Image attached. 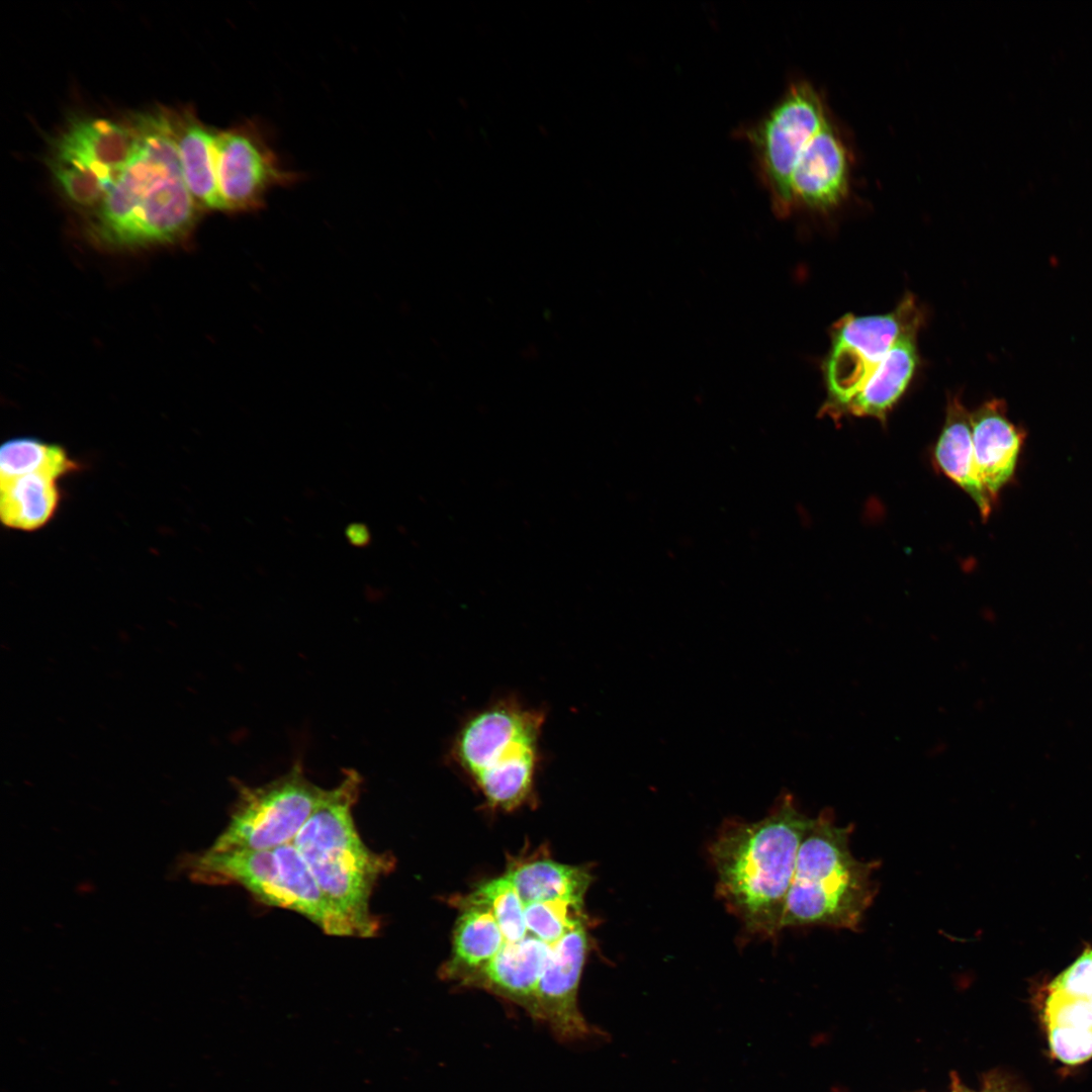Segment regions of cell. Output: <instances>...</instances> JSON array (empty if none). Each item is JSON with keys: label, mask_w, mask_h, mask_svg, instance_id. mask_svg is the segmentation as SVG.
I'll list each match as a JSON object with an SVG mask.
<instances>
[{"label": "cell", "mask_w": 1092, "mask_h": 1092, "mask_svg": "<svg viewBox=\"0 0 1092 1092\" xmlns=\"http://www.w3.org/2000/svg\"><path fill=\"white\" fill-rule=\"evenodd\" d=\"M132 127L133 152L95 209L92 237L116 249L177 243L191 233L202 207L184 180L172 118L147 113Z\"/></svg>", "instance_id": "obj_1"}, {"label": "cell", "mask_w": 1092, "mask_h": 1092, "mask_svg": "<svg viewBox=\"0 0 1092 1092\" xmlns=\"http://www.w3.org/2000/svg\"><path fill=\"white\" fill-rule=\"evenodd\" d=\"M812 818L783 794L762 819L728 820L709 848L717 892L748 933L776 937L783 929L799 848Z\"/></svg>", "instance_id": "obj_2"}, {"label": "cell", "mask_w": 1092, "mask_h": 1092, "mask_svg": "<svg viewBox=\"0 0 1092 1092\" xmlns=\"http://www.w3.org/2000/svg\"><path fill=\"white\" fill-rule=\"evenodd\" d=\"M362 778L344 770L341 782L328 793L294 840L300 856L326 897L351 922L357 937L370 938L380 921L370 910L373 890L394 866L393 856L370 849L357 831L353 808Z\"/></svg>", "instance_id": "obj_3"}, {"label": "cell", "mask_w": 1092, "mask_h": 1092, "mask_svg": "<svg viewBox=\"0 0 1092 1092\" xmlns=\"http://www.w3.org/2000/svg\"><path fill=\"white\" fill-rule=\"evenodd\" d=\"M546 712L503 697L470 714L456 731L447 759L492 810L513 811L534 799L542 763Z\"/></svg>", "instance_id": "obj_4"}, {"label": "cell", "mask_w": 1092, "mask_h": 1092, "mask_svg": "<svg viewBox=\"0 0 1092 1092\" xmlns=\"http://www.w3.org/2000/svg\"><path fill=\"white\" fill-rule=\"evenodd\" d=\"M851 833L852 826L837 825L828 810L812 818L799 848L783 929H858L877 893L873 873L878 863L855 858Z\"/></svg>", "instance_id": "obj_5"}, {"label": "cell", "mask_w": 1092, "mask_h": 1092, "mask_svg": "<svg viewBox=\"0 0 1092 1092\" xmlns=\"http://www.w3.org/2000/svg\"><path fill=\"white\" fill-rule=\"evenodd\" d=\"M189 874L209 885H239L258 901L297 912L325 933L356 936L351 922L322 892L293 843L270 850L210 848L191 857Z\"/></svg>", "instance_id": "obj_6"}, {"label": "cell", "mask_w": 1092, "mask_h": 1092, "mask_svg": "<svg viewBox=\"0 0 1092 1092\" xmlns=\"http://www.w3.org/2000/svg\"><path fill=\"white\" fill-rule=\"evenodd\" d=\"M832 114L824 96L806 80L795 81L758 121L739 130L751 147L761 184L774 212L791 215L790 184L794 168L812 138Z\"/></svg>", "instance_id": "obj_7"}, {"label": "cell", "mask_w": 1092, "mask_h": 1092, "mask_svg": "<svg viewBox=\"0 0 1092 1092\" xmlns=\"http://www.w3.org/2000/svg\"><path fill=\"white\" fill-rule=\"evenodd\" d=\"M327 793L307 779L300 761L266 784H239L228 825L209 848L270 850L291 843Z\"/></svg>", "instance_id": "obj_8"}, {"label": "cell", "mask_w": 1092, "mask_h": 1092, "mask_svg": "<svg viewBox=\"0 0 1092 1092\" xmlns=\"http://www.w3.org/2000/svg\"><path fill=\"white\" fill-rule=\"evenodd\" d=\"M920 306L907 294L891 312L845 314L831 329V346L822 363L826 399L819 416L838 421L899 337L922 324Z\"/></svg>", "instance_id": "obj_9"}, {"label": "cell", "mask_w": 1092, "mask_h": 1092, "mask_svg": "<svg viewBox=\"0 0 1092 1092\" xmlns=\"http://www.w3.org/2000/svg\"><path fill=\"white\" fill-rule=\"evenodd\" d=\"M214 159L223 211L259 210L273 189L291 186L302 178L301 173L284 165L259 119L216 131Z\"/></svg>", "instance_id": "obj_10"}, {"label": "cell", "mask_w": 1092, "mask_h": 1092, "mask_svg": "<svg viewBox=\"0 0 1092 1092\" xmlns=\"http://www.w3.org/2000/svg\"><path fill=\"white\" fill-rule=\"evenodd\" d=\"M852 155L840 127L828 118L802 152L791 177L790 208L828 213L850 192Z\"/></svg>", "instance_id": "obj_11"}, {"label": "cell", "mask_w": 1092, "mask_h": 1092, "mask_svg": "<svg viewBox=\"0 0 1092 1092\" xmlns=\"http://www.w3.org/2000/svg\"><path fill=\"white\" fill-rule=\"evenodd\" d=\"M588 949L587 924L577 927L552 947L537 987L539 1021L562 1041L584 1039L592 1028L578 1007V987Z\"/></svg>", "instance_id": "obj_12"}, {"label": "cell", "mask_w": 1092, "mask_h": 1092, "mask_svg": "<svg viewBox=\"0 0 1092 1092\" xmlns=\"http://www.w3.org/2000/svg\"><path fill=\"white\" fill-rule=\"evenodd\" d=\"M135 140L132 126L105 118L76 120L57 140L50 163L90 175L109 192L129 160Z\"/></svg>", "instance_id": "obj_13"}, {"label": "cell", "mask_w": 1092, "mask_h": 1092, "mask_svg": "<svg viewBox=\"0 0 1092 1092\" xmlns=\"http://www.w3.org/2000/svg\"><path fill=\"white\" fill-rule=\"evenodd\" d=\"M554 944L529 931L517 942L504 941L497 954L468 987L484 989L514 1003L539 1021L537 987Z\"/></svg>", "instance_id": "obj_14"}, {"label": "cell", "mask_w": 1092, "mask_h": 1092, "mask_svg": "<svg viewBox=\"0 0 1092 1092\" xmlns=\"http://www.w3.org/2000/svg\"><path fill=\"white\" fill-rule=\"evenodd\" d=\"M971 424L976 475L994 503L1013 477L1025 433L1008 419L999 398L971 413Z\"/></svg>", "instance_id": "obj_15"}, {"label": "cell", "mask_w": 1092, "mask_h": 1092, "mask_svg": "<svg viewBox=\"0 0 1092 1092\" xmlns=\"http://www.w3.org/2000/svg\"><path fill=\"white\" fill-rule=\"evenodd\" d=\"M460 915L453 935V952L445 965L446 979L468 986L497 954L504 935L491 909L470 894L459 900Z\"/></svg>", "instance_id": "obj_16"}, {"label": "cell", "mask_w": 1092, "mask_h": 1092, "mask_svg": "<svg viewBox=\"0 0 1092 1092\" xmlns=\"http://www.w3.org/2000/svg\"><path fill=\"white\" fill-rule=\"evenodd\" d=\"M920 327L905 331L851 398L845 416L872 417L882 423L906 391L918 363L916 337Z\"/></svg>", "instance_id": "obj_17"}, {"label": "cell", "mask_w": 1092, "mask_h": 1092, "mask_svg": "<svg viewBox=\"0 0 1092 1092\" xmlns=\"http://www.w3.org/2000/svg\"><path fill=\"white\" fill-rule=\"evenodd\" d=\"M932 455L936 467L972 497L982 519H988L993 500L976 475L971 413L957 396L948 398Z\"/></svg>", "instance_id": "obj_18"}, {"label": "cell", "mask_w": 1092, "mask_h": 1092, "mask_svg": "<svg viewBox=\"0 0 1092 1092\" xmlns=\"http://www.w3.org/2000/svg\"><path fill=\"white\" fill-rule=\"evenodd\" d=\"M172 120L182 172L190 193L201 207L222 210L214 159L216 130L203 125L192 114Z\"/></svg>", "instance_id": "obj_19"}, {"label": "cell", "mask_w": 1092, "mask_h": 1092, "mask_svg": "<svg viewBox=\"0 0 1092 1092\" xmlns=\"http://www.w3.org/2000/svg\"><path fill=\"white\" fill-rule=\"evenodd\" d=\"M504 876L523 903L584 896L590 873L582 867L559 863L549 857H529L508 866Z\"/></svg>", "instance_id": "obj_20"}, {"label": "cell", "mask_w": 1092, "mask_h": 1092, "mask_svg": "<svg viewBox=\"0 0 1092 1092\" xmlns=\"http://www.w3.org/2000/svg\"><path fill=\"white\" fill-rule=\"evenodd\" d=\"M57 480L42 473L0 479V516L3 524L24 531L44 526L59 505Z\"/></svg>", "instance_id": "obj_21"}, {"label": "cell", "mask_w": 1092, "mask_h": 1092, "mask_svg": "<svg viewBox=\"0 0 1092 1092\" xmlns=\"http://www.w3.org/2000/svg\"><path fill=\"white\" fill-rule=\"evenodd\" d=\"M78 464L58 445L34 438H14L0 448V479L42 473L60 478L77 469Z\"/></svg>", "instance_id": "obj_22"}, {"label": "cell", "mask_w": 1092, "mask_h": 1092, "mask_svg": "<svg viewBox=\"0 0 1092 1092\" xmlns=\"http://www.w3.org/2000/svg\"><path fill=\"white\" fill-rule=\"evenodd\" d=\"M470 895L491 909L505 942H517L525 937L528 930L524 904L504 875L480 884Z\"/></svg>", "instance_id": "obj_23"}, {"label": "cell", "mask_w": 1092, "mask_h": 1092, "mask_svg": "<svg viewBox=\"0 0 1092 1092\" xmlns=\"http://www.w3.org/2000/svg\"><path fill=\"white\" fill-rule=\"evenodd\" d=\"M1049 1042L1055 1058L1078 1065L1092 1058V1028L1048 1026Z\"/></svg>", "instance_id": "obj_24"}, {"label": "cell", "mask_w": 1092, "mask_h": 1092, "mask_svg": "<svg viewBox=\"0 0 1092 1092\" xmlns=\"http://www.w3.org/2000/svg\"><path fill=\"white\" fill-rule=\"evenodd\" d=\"M1044 1021L1046 1026L1092 1028V1003L1089 999L1050 991L1044 1006Z\"/></svg>", "instance_id": "obj_25"}, {"label": "cell", "mask_w": 1092, "mask_h": 1092, "mask_svg": "<svg viewBox=\"0 0 1092 1092\" xmlns=\"http://www.w3.org/2000/svg\"><path fill=\"white\" fill-rule=\"evenodd\" d=\"M1049 990L1089 999L1092 996V947L1086 948L1073 964L1057 976Z\"/></svg>", "instance_id": "obj_26"}, {"label": "cell", "mask_w": 1092, "mask_h": 1092, "mask_svg": "<svg viewBox=\"0 0 1092 1092\" xmlns=\"http://www.w3.org/2000/svg\"><path fill=\"white\" fill-rule=\"evenodd\" d=\"M345 535L350 544L355 547H365L370 543L371 535L368 527L362 523H353L347 526Z\"/></svg>", "instance_id": "obj_27"}, {"label": "cell", "mask_w": 1092, "mask_h": 1092, "mask_svg": "<svg viewBox=\"0 0 1092 1092\" xmlns=\"http://www.w3.org/2000/svg\"><path fill=\"white\" fill-rule=\"evenodd\" d=\"M981 1092H1016L1010 1083H1008L1002 1076L994 1075L989 1076L986 1079L984 1088Z\"/></svg>", "instance_id": "obj_28"}, {"label": "cell", "mask_w": 1092, "mask_h": 1092, "mask_svg": "<svg viewBox=\"0 0 1092 1092\" xmlns=\"http://www.w3.org/2000/svg\"><path fill=\"white\" fill-rule=\"evenodd\" d=\"M952 1092H964V1091L961 1088H959L958 1085H956V1089H953Z\"/></svg>", "instance_id": "obj_29"}, {"label": "cell", "mask_w": 1092, "mask_h": 1092, "mask_svg": "<svg viewBox=\"0 0 1092 1092\" xmlns=\"http://www.w3.org/2000/svg\"><path fill=\"white\" fill-rule=\"evenodd\" d=\"M1089 1000H1090V1002L1092 1003V996H1091V997L1089 998Z\"/></svg>", "instance_id": "obj_30"}]
</instances>
